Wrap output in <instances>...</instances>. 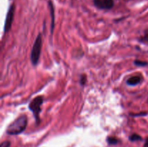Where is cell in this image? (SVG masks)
<instances>
[{"label": "cell", "instance_id": "1", "mask_svg": "<svg viewBox=\"0 0 148 147\" xmlns=\"http://www.w3.org/2000/svg\"><path fill=\"white\" fill-rule=\"evenodd\" d=\"M27 123V119L26 115H21L9 125L7 133L10 135H17L21 133L26 128Z\"/></svg>", "mask_w": 148, "mask_h": 147}, {"label": "cell", "instance_id": "2", "mask_svg": "<svg viewBox=\"0 0 148 147\" xmlns=\"http://www.w3.org/2000/svg\"><path fill=\"white\" fill-rule=\"evenodd\" d=\"M42 48V37L41 34H38L36 37V40L33 44V48H32L31 53H30V60H31L33 65L36 66L39 61L40 52H41Z\"/></svg>", "mask_w": 148, "mask_h": 147}, {"label": "cell", "instance_id": "3", "mask_svg": "<svg viewBox=\"0 0 148 147\" xmlns=\"http://www.w3.org/2000/svg\"><path fill=\"white\" fill-rule=\"evenodd\" d=\"M43 102V98L42 96H38L35 99L31 101V102L29 105V109L33 112L34 117L36 118V122H39V113L41 111L42 104Z\"/></svg>", "mask_w": 148, "mask_h": 147}, {"label": "cell", "instance_id": "4", "mask_svg": "<svg viewBox=\"0 0 148 147\" xmlns=\"http://www.w3.org/2000/svg\"><path fill=\"white\" fill-rule=\"evenodd\" d=\"M14 6L12 5L9 9V11L7 14V18L5 20V24H4V32L7 33L11 28L12 24L13 18H14Z\"/></svg>", "mask_w": 148, "mask_h": 147}, {"label": "cell", "instance_id": "5", "mask_svg": "<svg viewBox=\"0 0 148 147\" xmlns=\"http://www.w3.org/2000/svg\"><path fill=\"white\" fill-rule=\"evenodd\" d=\"M94 4L101 10H110L114 7V0H94Z\"/></svg>", "mask_w": 148, "mask_h": 147}, {"label": "cell", "instance_id": "6", "mask_svg": "<svg viewBox=\"0 0 148 147\" xmlns=\"http://www.w3.org/2000/svg\"><path fill=\"white\" fill-rule=\"evenodd\" d=\"M141 81V78L139 76H132V77L130 78L127 81V84L129 85H136L137 84H139Z\"/></svg>", "mask_w": 148, "mask_h": 147}, {"label": "cell", "instance_id": "7", "mask_svg": "<svg viewBox=\"0 0 148 147\" xmlns=\"http://www.w3.org/2000/svg\"><path fill=\"white\" fill-rule=\"evenodd\" d=\"M49 7H50V12H51V33H53V27H54V12H53V5H52L51 2H49Z\"/></svg>", "mask_w": 148, "mask_h": 147}, {"label": "cell", "instance_id": "8", "mask_svg": "<svg viewBox=\"0 0 148 147\" xmlns=\"http://www.w3.org/2000/svg\"><path fill=\"white\" fill-rule=\"evenodd\" d=\"M107 141L109 144H116L119 142V140L114 137H108Z\"/></svg>", "mask_w": 148, "mask_h": 147}, {"label": "cell", "instance_id": "9", "mask_svg": "<svg viewBox=\"0 0 148 147\" xmlns=\"http://www.w3.org/2000/svg\"><path fill=\"white\" fill-rule=\"evenodd\" d=\"M130 141H139V140H141L142 138L137 134H133V135H130Z\"/></svg>", "mask_w": 148, "mask_h": 147}, {"label": "cell", "instance_id": "10", "mask_svg": "<svg viewBox=\"0 0 148 147\" xmlns=\"http://www.w3.org/2000/svg\"><path fill=\"white\" fill-rule=\"evenodd\" d=\"M134 64H135L136 66H147V63L145 61H142L135 60L134 61Z\"/></svg>", "mask_w": 148, "mask_h": 147}, {"label": "cell", "instance_id": "11", "mask_svg": "<svg viewBox=\"0 0 148 147\" xmlns=\"http://www.w3.org/2000/svg\"><path fill=\"white\" fill-rule=\"evenodd\" d=\"M86 82V76L85 75H82L80 78V84L82 85H84Z\"/></svg>", "mask_w": 148, "mask_h": 147}, {"label": "cell", "instance_id": "12", "mask_svg": "<svg viewBox=\"0 0 148 147\" xmlns=\"http://www.w3.org/2000/svg\"><path fill=\"white\" fill-rule=\"evenodd\" d=\"M10 141H4L1 143V147H10Z\"/></svg>", "mask_w": 148, "mask_h": 147}, {"label": "cell", "instance_id": "13", "mask_svg": "<svg viewBox=\"0 0 148 147\" xmlns=\"http://www.w3.org/2000/svg\"><path fill=\"white\" fill-rule=\"evenodd\" d=\"M143 39H144V41H148V30L145 32V34Z\"/></svg>", "mask_w": 148, "mask_h": 147}, {"label": "cell", "instance_id": "14", "mask_svg": "<svg viewBox=\"0 0 148 147\" xmlns=\"http://www.w3.org/2000/svg\"><path fill=\"white\" fill-rule=\"evenodd\" d=\"M144 147H148V138L146 140L145 144V145H144Z\"/></svg>", "mask_w": 148, "mask_h": 147}]
</instances>
